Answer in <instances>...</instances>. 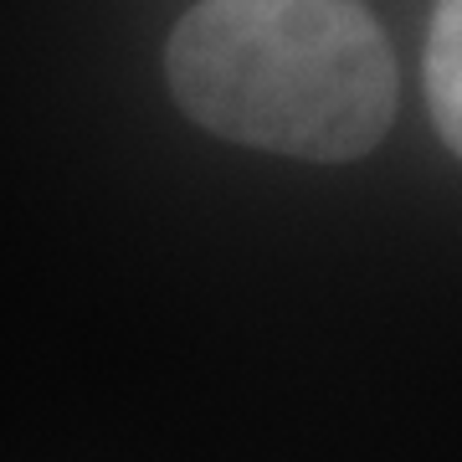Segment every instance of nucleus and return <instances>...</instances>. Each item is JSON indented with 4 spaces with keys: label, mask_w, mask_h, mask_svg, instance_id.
<instances>
[{
    "label": "nucleus",
    "mask_w": 462,
    "mask_h": 462,
    "mask_svg": "<svg viewBox=\"0 0 462 462\" xmlns=\"http://www.w3.org/2000/svg\"><path fill=\"white\" fill-rule=\"evenodd\" d=\"M185 118L288 160H360L396 118L391 42L360 0H200L170 32Z\"/></svg>",
    "instance_id": "nucleus-1"
},
{
    "label": "nucleus",
    "mask_w": 462,
    "mask_h": 462,
    "mask_svg": "<svg viewBox=\"0 0 462 462\" xmlns=\"http://www.w3.org/2000/svg\"><path fill=\"white\" fill-rule=\"evenodd\" d=\"M457 47H462V0H437L427 36V98L431 118L452 149L462 144V83H457Z\"/></svg>",
    "instance_id": "nucleus-2"
}]
</instances>
